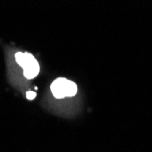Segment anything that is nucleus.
<instances>
[{"instance_id":"obj_1","label":"nucleus","mask_w":152,"mask_h":152,"mask_svg":"<svg viewBox=\"0 0 152 152\" xmlns=\"http://www.w3.org/2000/svg\"><path fill=\"white\" fill-rule=\"evenodd\" d=\"M51 91L56 99L73 96L77 92V87L74 82L64 77H59L51 84Z\"/></svg>"},{"instance_id":"obj_2","label":"nucleus","mask_w":152,"mask_h":152,"mask_svg":"<svg viewBox=\"0 0 152 152\" xmlns=\"http://www.w3.org/2000/svg\"><path fill=\"white\" fill-rule=\"evenodd\" d=\"M16 60L18 63V65L23 68L32 66L37 62L33 57V55L29 53H21V52H18L16 54Z\"/></svg>"},{"instance_id":"obj_4","label":"nucleus","mask_w":152,"mask_h":152,"mask_svg":"<svg viewBox=\"0 0 152 152\" xmlns=\"http://www.w3.org/2000/svg\"><path fill=\"white\" fill-rule=\"evenodd\" d=\"M36 96H37V94L34 91H27L26 92V98H27V99H28V100L34 99Z\"/></svg>"},{"instance_id":"obj_3","label":"nucleus","mask_w":152,"mask_h":152,"mask_svg":"<svg viewBox=\"0 0 152 152\" xmlns=\"http://www.w3.org/2000/svg\"><path fill=\"white\" fill-rule=\"evenodd\" d=\"M39 73V65L38 63H35L32 66H29L26 68H24V76L27 78V79H32L35 77L37 76V74Z\"/></svg>"}]
</instances>
